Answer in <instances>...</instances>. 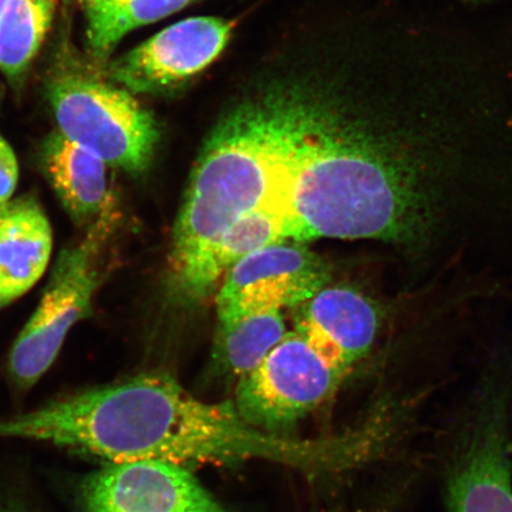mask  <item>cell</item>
<instances>
[{"label":"cell","mask_w":512,"mask_h":512,"mask_svg":"<svg viewBox=\"0 0 512 512\" xmlns=\"http://www.w3.org/2000/svg\"><path fill=\"white\" fill-rule=\"evenodd\" d=\"M286 155L259 211L284 242L376 240L386 208L379 160L341 85L275 83Z\"/></svg>","instance_id":"1"},{"label":"cell","mask_w":512,"mask_h":512,"mask_svg":"<svg viewBox=\"0 0 512 512\" xmlns=\"http://www.w3.org/2000/svg\"><path fill=\"white\" fill-rule=\"evenodd\" d=\"M60 133L111 168L131 174L149 168L159 140L155 118L127 89L93 76L67 74L49 87Z\"/></svg>","instance_id":"2"},{"label":"cell","mask_w":512,"mask_h":512,"mask_svg":"<svg viewBox=\"0 0 512 512\" xmlns=\"http://www.w3.org/2000/svg\"><path fill=\"white\" fill-rule=\"evenodd\" d=\"M106 232L88 230L85 240L60 253L40 304L11 349L9 371L17 387L34 386L59 356L73 326L91 316Z\"/></svg>","instance_id":"3"},{"label":"cell","mask_w":512,"mask_h":512,"mask_svg":"<svg viewBox=\"0 0 512 512\" xmlns=\"http://www.w3.org/2000/svg\"><path fill=\"white\" fill-rule=\"evenodd\" d=\"M344 376L296 332L242 376L235 407L249 425L283 435L331 398Z\"/></svg>","instance_id":"4"},{"label":"cell","mask_w":512,"mask_h":512,"mask_svg":"<svg viewBox=\"0 0 512 512\" xmlns=\"http://www.w3.org/2000/svg\"><path fill=\"white\" fill-rule=\"evenodd\" d=\"M329 279L323 259L302 243L281 242L258 249L223 275L216 296L220 326L255 313L303 305Z\"/></svg>","instance_id":"5"},{"label":"cell","mask_w":512,"mask_h":512,"mask_svg":"<svg viewBox=\"0 0 512 512\" xmlns=\"http://www.w3.org/2000/svg\"><path fill=\"white\" fill-rule=\"evenodd\" d=\"M82 512H228L184 466L106 464L83 479Z\"/></svg>","instance_id":"6"},{"label":"cell","mask_w":512,"mask_h":512,"mask_svg":"<svg viewBox=\"0 0 512 512\" xmlns=\"http://www.w3.org/2000/svg\"><path fill=\"white\" fill-rule=\"evenodd\" d=\"M233 24L221 18L192 17L158 32L111 66L127 91L162 92L191 78L226 48Z\"/></svg>","instance_id":"7"},{"label":"cell","mask_w":512,"mask_h":512,"mask_svg":"<svg viewBox=\"0 0 512 512\" xmlns=\"http://www.w3.org/2000/svg\"><path fill=\"white\" fill-rule=\"evenodd\" d=\"M502 406L485 408L447 479L448 512H512V463Z\"/></svg>","instance_id":"8"},{"label":"cell","mask_w":512,"mask_h":512,"mask_svg":"<svg viewBox=\"0 0 512 512\" xmlns=\"http://www.w3.org/2000/svg\"><path fill=\"white\" fill-rule=\"evenodd\" d=\"M379 307L348 286L324 287L303 304L297 334L323 360L347 374L369 354L379 334Z\"/></svg>","instance_id":"9"},{"label":"cell","mask_w":512,"mask_h":512,"mask_svg":"<svg viewBox=\"0 0 512 512\" xmlns=\"http://www.w3.org/2000/svg\"><path fill=\"white\" fill-rule=\"evenodd\" d=\"M51 252L53 230L36 198L17 197L0 209V310L35 286Z\"/></svg>","instance_id":"10"},{"label":"cell","mask_w":512,"mask_h":512,"mask_svg":"<svg viewBox=\"0 0 512 512\" xmlns=\"http://www.w3.org/2000/svg\"><path fill=\"white\" fill-rule=\"evenodd\" d=\"M42 162L69 216L89 230L107 229L113 198L104 160L57 133L44 146Z\"/></svg>","instance_id":"11"},{"label":"cell","mask_w":512,"mask_h":512,"mask_svg":"<svg viewBox=\"0 0 512 512\" xmlns=\"http://www.w3.org/2000/svg\"><path fill=\"white\" fill-rule=\"evenodd\" d=\"M194 0H85L88 46L106 59L128 32L182 10Z\"/></svg>","instance_id":"12"},{"label":"cell","mask_w":512,"mask_h":512,"mask_svg":"<svg viewBox=\"0 0 512 512\" xmlns=\"http://www.w3.org/2000/svg\"><path fill=\"white\" fill-rule=\"evenodd\" d=\"M56 0H10L0 14V70L18 78L40 50Z\"/></svg>","instance_id":"13"},{"label":"cell","mask_w":512,"mask_h":512,"mask_svg":"<svg viewBox=\"0 0 512 512\" xmlns=\"http://www.w3.org/2000/svg\"><path fill=\"white\" fill-rule=\"evenodd\" d=\"M217 358L230 373L245 376L286 337L281 310H271L243 317L220 326Z\"/></svg>","instance_id":"14"},{"label":"cell","mask_w":512,"mask_h":512,"mask_svg":"<svg viewBox=\"0 0 512 512\" xmlns=\"http://www.w3.org/2000/svg\"><path fill=\"white\" fill-rule=\"evenodd\" d=\"M19 177L18 162L12 147L0 136V209L11 201Z\"/></svg>","instance_id":"15"},{"label":"cell","mask_w":512,"mask_h":512,"mask_svg":"<svg viewBox=\"0 0 512 512\" xmlns=\"http://www.w3.org/2000/svg\"><path fill=\"white\" fill-rule=\"evenodd\" d=\"M10 0H0V14H2V11L4 10L6 4H8Z\"/></svg>","instance_id":"16"},{"label":"cell","mask_w":512,"mask_h":512,"mask_svg":"<svg viewBox=\"0 0 512 512\" xmlns=\"http://www.w3.org/2000/svg\"><path fill=\"white\" fill-rule=\"evenodd\" d=\"M9 512H14V511H9Z\"/></svg>","instance_id":"17"}]
</instances>
